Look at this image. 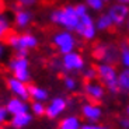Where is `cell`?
Returning a JSON list of instances; mask_svg holds the SVG:
<instances>
[{
	"mask_svg": "<svg viewBox=\"0 0 129 129\" xmlns=\"http://www.w3.org/2000/svg\"><path fill=\"white\" fill-rule=\"evenodd\" d=\"M49 21L53 25L60 27L62 29L74 32L80 21V16L76 11L74 4H63L62 7L53 9L49 13Z\"/></svg>",
	"mask_w": 129,
	"mask_h": 129,
	"instance_id": "obj_1",
	"label": "cell"
},
{
	"mask_svg": "<svg viewBox=\"0 0 129 129\" xmlns=\"http://www.w3.org/2000/svg\"><path fill=\"white\" fill-rule=\"evenodd\" d=\"M95 69H97V74H98V80L105 86L107 91H110L111 94L119 93V87H118V73H119V70L115 68V64L98 62Z\"/></svg>",
	"mask_w": 129,
	"mask_h": 129,
	"instance_id": "obj_2",
	"label": "cell"
},
{
	"mask_svg": "<svg viewBox=\"0 0 129 129\" xmlns=\"http://www.w3.org/2000/svg\"><path fill=\"white\" fill-rule=\"evenodd\" d=\"M52 45L56 48V51L64 55L72 51H76L77 48V38L73 31H68V29H59V31L53 32L51 37Z\"/></svg>",
	"mask_w": 129,
	"mask_h": 129,
	"instance_id": "obj_3",
	"label": "cell"
},
{
	"mask_svg": "<svg viewBox=\"0 0 129 129\" xmlns=\"http://www.w3.org/2000/svg\"><path fill=\"white\" fill-rule=\"evenodd\" d=\"M7 45L14 52L17 51H31L39 45V39L32 32H20V34H9L7 35Z\"/></svg>",
	"mask_w": 129,
	"mask_h": 129,
	"instance_id": "obj_4",
	"label": "cell"
},
{
	"mask_svg": "<svg viewBox=\"0 0 129 129\" xmlns=\"http://www.w3.org/2000/svg\"><path fill=\"white\" fill-rule=\"evenodd\" d=\"M93 55L98 62L115 64L119 62V48L115 46L114 44L98 42L93 49Z\"/></svg>",
	"mask_w": 129,
	"mask_h": 129,
	"instance_id": "obj_5",
	"label": "cell"
},
{
	"mask_svg": "<svg viewBox=\"0 0 129 129\" xmlns=\"http://www.w3.org/2000/svg\"><path fill=\"white\" fill-rule=\"evenodd\" d=\"M9 70L11 76L24 83H29L31 80V70H29V60L27 56H17L10 59L9 62Z\"/></svg>",
	"mask_w": 129,
	"mask_h": 129,
	"instance_id": "obj_6",
	"label": "cell"
},
{
	"mask_svg": "<svg viewBox=\"0 0 129 129\" xmlns=\"http://www.w3.org/2000/svg\"><path fill=\"white\" fill-rule=\"evenodd\" d=\"M60 64H62V72H64V73H73V72L81 73L84 70V68L87 66V62L80 52L72 51L69 53L62 55Z\"/></svg>",
	"mask_w": 129,
	"mask_h": 129,
	"instance_id": "obj_7",
	"label": "cell"
},
{
	"mask_svg": "<svg viewBox=\"0 0 129 129\" xmlns=\"http://www.w3.org/2000/svg\"><path fill=\"white\" fill-rule=\"evenodd\" d=\"M74 34H77L80 38H83L87 42H91L97 38L98 31L95 28V18L90 14V11L84 16H80V21H79V25Z\"/></svg>",
	"mask_w": 129,
	"mask_h": 129,
	"instance_id": "obj_8",
	"label": "cell"
},
{
	"mask_svg": "<svg viewBox=\"0 0 129 129\" xmlns=\"http://www.w3.org/2000/svg\"><path fill=\"white\" fill-rule=\"evenodd\" d=\"M69 108V100L64 98L63 95H55L53 98H49L48 104H46V111L45 116L48 119L53 121L58 119L66 112V110Z\"/></svg>",
	"mask_w": 129,
	"mask_h": 129,
	"instance_id": "obj_9",
	"label": "cell"
},
{
	"mask_svg": "<svg viewBox=\"0 0 129 129\" xmlns=\"http://www.w3.org/2000/svg\"><path fill=\"white\" fill-rule=\"evenodd\" d=\"M83 94L87 97L88 101L93 103H101L107 95V88L100 80L94 81H86L83 86Z\"/></svg>",
	"mask_w": 129,
	"mask_h": 129,
	"instance_id": "obj_10",
	"label": "cell"
},
{
	"mask_svg": "<svg viewBox=\"0 0 129 129\" xmlns=\"http://www.w3.org/2000/svg\"><path fill=\"white\" fill-rule=\"evenodd\" d=\"M107 13L112 18L114 27H122L125 25L126 20L129 17V6L114 0V3H110V6L107 7Z\"/></svg>",
	"mask_w": 129,
	"mask_h": 129,
	"instance_id": "obj_11",
	"label": "cell"
},
{
	"mask_svg": "<svg viewBox=\"0 0 129 129\" xmlns=\"http://www.w3.org/2000/svg\"><path fill=\"white\" fill-rule=\"evenodd\" d=\"M80 115L81 118L86 119V122H100L104 115V111L100 104L87 100L80 105Z\"/></svg>",
	"mask_w": 129,
	"mask_h": 129,
	"instance_id": "obj_12",
	"label": "cell"
},
{
	"mask_svg": "<svg viewBox=\"0 0 129 129\" xmlns=\"http://www.w3.org/2000/svg\"><path fill=\"white\" fill-rule=\"evenodd\" d=\"M7 88L10 90V93L13 94L14 97H18L21 100H29V84L28 83H24V81L18 80V79L10 76L7 79Z\"/></svg>",
	"mask_w": 129,
	"mask_h": 129,
	"instance_id": "obj_13",
	"label": "cell"
},
{
	"mask_svg": "<svg viewBox=\"0 0 129 129\" xmlns=\"http://www.w3.org/2000/svg\"><path fill=\"white\" fill-rule=\"evenodd\" d=\"M34 21V13L29 9H18L14 11V18L13 23L16 28L18 29H27Z\"/></svg>",
	"mask_w": 129,
	"mask_h": 129,
	"instance_id": "obj_14",
	"label": "cell"
},
{
	"mask_svg": "<svg viewBox=\"0 0 129 129\" xmlns=\"http://www.w3.org/2000/svg\"><path fill=\"white\" fill-rule=\"evenodd\" d=\"M34 118L35 116L32 115L31 111H27V112H21L17 115H11L9 123L13 129H25L27 126H29L34 122Z\"/></svg>",
	"mask_w": 129,
	"mask_h": 129,
	"instance_id": "obj_15",
	"label": "cell"
},
{
	"mask_svg": "<svg viewBox=\"0 0 129 129\" xmlns=\"http://www.w3.org/2000/svg\"><path fill=\"white\" fill-rule=\"evenodd\" d=\"M6 110L9 111L10 116L11 115H17V114H21V112H27V111H29V104L28 101L25 100H21V98H18V97H11V98H9L6 103Z\"/></svg>",
	"mask_w": 129,
	"mask_h": 129,
	"instance_id": "obj_16",
	"label": "cell"
},
{
	"mask_svg": "<svg viewBox=\"0 0 129 129\" xmlns=\"http://www.w3.org/2000/svg\"><path fill=\"white\" fill-rule=\"evenodd\" d=\"M81 125L83 122H81L80 116H77L76 114H69L59 121L56 129H81Z\"/></svg>",
	"mask_w": 129,
	"mask_h": 129,
	"instance_id": "obj_17",
	"label": "cell"
},
{
	"mask_svg": "<svg viewBox=\"0 0 129 129\" xmlns=\"http://www.w3.org/2000/svg\"><path fill=\"white\" fill-rule=\"evenodd\" d=\"M49 91L46 88L41 87V86H35V84H29V100L31 101H41V103H46L49 101Z\"/></svg>",
	"mask_w": 129,
	"mask_h": 129,
	"instance_id": "obj_18",
	"label": "cell"
},
{
	"mask_svg": "<svg viewBox=\"0 0 129 129\" xmlns=\"http://www.w3.org/2000/svg\"><path fill=\"white\" fill-rule=\"evenodd\" d=\"M112 27H114V21H112V18L110 17V14L107 13V11L100 13V16L95 18V28H97L98 32L110 31Z\"/></svg>",
	"mask_w": 129,
	"mask_h": 129,
	"instance_id": "obj_19",
	"label": "cell"
},
{
	"mask_svg": "<svg viewBox=\"0 0 129 129\" xmlns=\"http://www.w3.org/2000/svg\"><path fill=\"white\" fill-rule=\"evenodd\" d=\"M118 87L119 93L129 94V69H121L118 73Z\"/></svg>",
	"mask_w": 129,
	"mask_h": 129,
	"instance_id": "obj_20",
	"label": "cell"
},
{
	"mask_svg": "<svg viewBox=\"0 0 129 129\" xmlns=\"http://www.w3.org/2000/svg\"><path fill=\"white\" fill-rule=\"evenodd\" d=\"M119 62L118 63L122 66V69H129V45L128 41L119 44Z\"/></svg>",
	"mask_w": 129,
	"mask_h": 129,
	"instance_id": "obj_21",
	"label": "cell"
},
{
	"mask_svg": "<svg viewBox=\"0 0 129 129\" xmlns=\"http://www.w3.org/2000/svg\"><path fill=\"white\" fill-rule=\"evenodd\" d=\"M84 3L88 7V10L94 13H103L107 9V3L104 0H84Z\"/></svg>",
	"mask_w": 129,
	"mask_h": 129,
	"instance_id": "obj_22",
	"label": "cell"
},
{
	"mask_svg": "<svg viewBox=\"0 0 129 129\" xmlns=\"http://www.w3.org/2000/svg\"><path fill=\"white\" fill-rule=\"evenodd\" d=\"M63 87L66 88V91L69 93H74L79 88V81L77 79L72 76V74H64L63 77Z\"/></svg>",
	"mask_w": 129,
	"mask_h": 129,
	"instance_id": "obj_23",
	"label": "cell"
},
{
	"mask_svg": "<svg viewBox=\"0 0 129 129\" xmlns=\"http://www.w3.org/2000/svg\"><path fill=\"white\" fill-rule=\"evenodd\" d=\"M29 111L32 112L34 116H44L46 111V104L41 101H32L29 104Z\"/></svg>",
	"mask_w": 129,
	"mask_h": 129,
	"instance_id": "obj_24",
	"label": "cell"
},
{
	"mask_svg": "<svg viewBox=\"0 0 129 129\" xmlns=\"http://www.w3.org/2000/svg\"><path fill=\"white\" fill-rule=\"evenodd\" d=\"M10 31V20L4 13H0V39L9 35Z\"/></svg>",
	"mask_w": 129,
	"mask_h": 129,
	"instance_id": "obj_25",
	"label": "cell"
},
{
	"mask_svg": "<svg viewBox=\"0 0 129 129\" xmlns=\"http://www.w3.org/2000/svg\"><path fill=\"white\" fill-rule=\"evenodd\" d=\"M81 76H83L84 81H94L98 80V74H97V69L94 66H86L84 70L81 72Z\"/></svg>",
	"mask_w": 129,
	"mask_h": 129,
	"instance_id": "obj_26",
	"label": "cell"
},
{
	"mask_svg": "<svg viewBox=\"0 0 129 129\" xmlns=\"http://www.w3.org/2000/svg\"><path fill=\"white\" fill-rule=\"evenodd\" d=\"M81 129H110V128L100 122H84L81 125Z\"/></svg>",
	"mask_w": 129,
	"mask_h": 129,
	"instance_id": "obj_27",
	"label": "cell"
},
{
	"mask_svg": "<svg viewBox=\"0 0 129 129\" xmlns=\"http://www.w3.org/2000/svg\"><path fill=\"white\" fill-rule=\"evenodd\" d=\"M39 0H16V3H18L23 9H31V7L37 6Z\"/></svg>",
	"mask_w": 129,
	"mask_h": 129,
	"instance_id": "obj_28",
	"label": "cell"
},
{
	"mask_svg": "<svg viewBox=\"0 0 129 129\" xmlns=\"http://www.w3.org/2000/svg\"><path fill=\"white\" fill-rule=\"evenodd\" d=\"M9 116H10V114H9V111L6 110V107L0 105V126L4 125V123L9 121Z\"/></svg>",
	"mask_w": 129,
	"mask_h": 129,
	"instance_id": "obj_29",
	"label": "cell"
},
{
	"mask_svg": "<svg viewBox=\"0 0 129 129\" xmlns=\"http://www.w3.org/2000/svg\"><path fill=\"white\" fill-rule=\"evenodd\" d=\"M74 7H76V11H77L79 16H84V14H87L90 10H88V7L86 6V3H77V4H74Z\"/></svg>",
	"mask_w": 129,
	"mask_h": 129,
	"instance_id": "obj_30",
	"label": "cell"
},
{
	"mask_svg": "<svg viewBox=\"0 0 129 129\" xmlns=\"http://www.w3.org/2000/svg\"><path fill=\"white\" fill-rule=\"evenodd\" d=\"M119 128L121 129H129V116H123L119 119Z\"/></svg>",
	"mask_w": 129,
	"mask_h": 129,
	"instance_id": "obj_31",
	"label": "cell"
},
{
	"mask_svg": "<svg viewBox=\"0 0 129 129\" xmlns=\"http://www.w3.org/2000/svg\"><path fill=\"white\" fill-rule=\"evenodd\" d=\"M51 69H53V70H56V72H62L60 60H56V59H53V60L51 62Z\"/></svg>",
	"mask_w": 129,
	"mask_h": 129,
	"instance_id": "obj_32",
	"label": "cell"
},
{
	"mask_svg": "<svg viewBox=\"0 0 129 129\" xmlns=\"http://www.w3.org/2000/svg\"><path fill=\"white\" fill-rule=\"evenodd\" d=\"M4 52H6V46H4V44L2 42V39H0V58L4 55Z\"/></svg>",
	"mask_w": 129,
	"mask_h": 129,
	"instance_id": "obj_33",
	"label": "cell"
},
{
	"mask_svg": "<svg viewBox=\"0 0 129 129\" xmlns=\"http://www.w3.org/2000/svg\"><path fill=\"white\" fill-rule=\"evenodd\" d=\"M28 52L29 51H17L16 55L17 56H27V58H28Z\"/></svg>",
	"mask_w": 129,
	"mask_h": 129,
	"instance_id": "obj_34",
	"label": "cell"
},
{
	"mask_svg": "<svg viewBox=\"0 0 129 129\" xmlns=\"http://www.w3.org/2000/svg\"><path fill=\"white\" fill-rule=\"evenodd\" d=\"M115 2H118V3H122V4H126V6H129V0H115Z\"/></svg>",
	"mask_w": 129,
	"mask_h": 129,
	"instance_id": "obj_35",
	"label": "cell"
},
{
	"mask_svg": "<svg viewBox=\"0 0 129 129\" xmlns=\"http://www.w3.org/2000/svg\"><path fill=\"white\" fill-rule=\"evenodd\" d=\"M123 27H125V29L128 31V34H129V17H128V20H126V23H125V25H123Z\"/></svg>",
	"mask_w": 129,
	"mask_h": 129,
	"instance_id": "obj_36",
	"label": "cell"
},
{
	"mask_svg": "<svg viewBox=\"0 0 129 129\" xmlns=\"http://www.w3.org/2000/svg\"><path fill=\"white\" fill-rule=\"evenodd\" d=\"M125 114H126V116H129V103L126 104V107H125Z\"/></svg>",
	"mask_w": 129,
	"mask_h": 129,
	"instance_id": "obj_37",
	"label": "cell"
},
{
	"mask_svg": "<svg viewBox=\"0 0 129 129\" xmlns=\"http://www.w3.org/2000/svg\"><path fill=\"white\" fill-rule=\"evenodd\" d=\"M104 2H105L107 4H108V3H112V0H104Z\"/></svg>",
	"mask_w": 129,
	"mask_h": 129,
	"instance_id": "obj_38",
	"label": "cell"
},
{
	"mask_svg": "<svg viewBox=\"0 0 129 129\" xmlns=\"http://www.w3.org/2000/svg\"><path fill=\"white\" fill-rule=\"evenodd\" d=\"M128 45H129V39H128Z\"/></svg>",
	"mask_w": 129,
	"mask_h": 129,
	"instance_id": "obj_39",
	"label": "cell"
}]
</instances>
